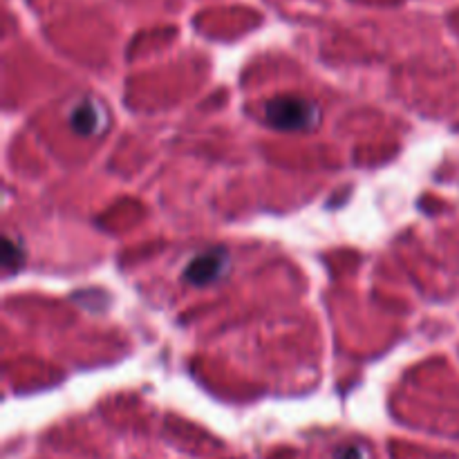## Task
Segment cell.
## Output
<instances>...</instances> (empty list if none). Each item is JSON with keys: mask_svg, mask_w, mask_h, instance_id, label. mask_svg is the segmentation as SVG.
Returning <instances> with one entry per match:
<instances>
[{"mask_svg": "<svg viewBox=\"0 0 459 459\" xmlns=\"http://www.w3.org/2000/svg\"><path fill=\"white\" fill-rule=\"evenodd\" d=\"M264 119L278 130H312L321 112L303 97H276L264 106Z\"/></svg>", "mask_w": 459, "mask_h": 459, "instance_id": "obj_1", "label": "cell"}, {"mask_svg": "<svg viewBox=\"0 0 459 459\" xmlns=\"http://www.w3.org/2000/svg\"><path fill=\"white\" fill-rule=\"evenodd\" d=\"M70 126L81 137H101L108 130V112L101 101L85 97L74 103L70 112Z\"/></svg>", "mask_w": 459, "mask_h": 459, "instance_id": "obj_2", "label": "cell"}, {"mask_svg": "<svg viewBox=\"0 0 459 459\" xmlns=\"http://www.w3.org/2000/svg\"><path fill=\"white\" fill-rule=\"evenodd\" d=\"M227 272H229V254L222 249H213V251H204V254H200L197 258H193L191 263H188L184 278H186L191 285L206 287L211 285V282H218Z\"/></svg>", "mask_w": 459, "mask_h": 459, "instance_id": "obj_3", "label": "cell"}, {"mask_svg": "<svg viewBox=\"0 0 459 459\" xmlns=\"http://www.w3.org/2000/svg\"><path fill=\"white\" fill-rule=\"evenodd\" d=\"M3 264L7 272L18 269L22 264V247L16 245L12 238H4L3 242Z\"/></svg>", "mask_w": 459, "mask_h": 459, "instance_id": "obj_4", "label": "cell"}, {"mask_svg": "<svg viewBox=\"0 0 459 459\" xmlns=\"http://www.w3.org/2000/svg\"><path fill=\"white\" fill-rule=\"evenodd\" d=\"M334 459H370L368 457V451L363 446H357V444H352V446H343L336 451Z\"/></svg>", "mask_w": 459, "mask_h": 459, "instance_id": "obj_5", "label": "cell"}]
</instances>
